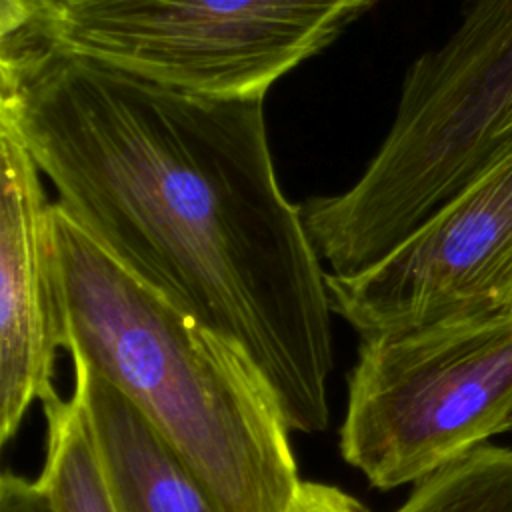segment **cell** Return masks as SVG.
<instances>
[{
    "mask_svg": "<svg viewBox=\"0 0 512 512\" xmlns=\"http://www.w3.org/2000/svg\"><path fill=\"white\" fill-rule=\"evenodd\" d=\"M512 420V314L362 340L340 452L378 490L416 484Z\"/></svg>",
    "mask_w": 512,
    "mask_h": 512,
    "instance_id": "4",
    "label": "cell"
},
{
    "mask_svg": "<svg viewBox=\"0 0 512 512\" xmlns=\"http://www.w3.org/2000/svg\"><path fill=\"white\" fill-rule=\"evenodd\" d=\"M72 364L74 396L116 512H222L190 468L110 382L78 360Z\"/></svg>",
    "mask_w": 512,
    "mask_h": 512,
    "instance_id": "8",
    "label": "cell"
},
{
    "mask_svg": "<svg viewBox=\"0 0 512 512\" xmlns=\"http://www.w3.org/2000/svg\"><path fill=\"white\" fill-rule=\"evenodd\" d=\"M324 282L332 312L362 340L512 314V130L394 250Z\"/></svg>",
    "mask_w": 512,
    "mask_h": 512,
    "instance_id": "6",
    "label": "cell"
},
{
    "mask_svg": "<svg viewBox=\"0 0 512 512\" xmlns=\"http://www.w3.org/2000/svg\"><path fill=\"white\" fill-rule=\"evenodd\" d=\"M0 480H2V472H0Z\"/></svg>",
    "mask_w": 512,
    "mask_h": 512,
    "instance_id": "14",
    "label": "cell"
},
{
    "mask_svg": "<svg viewBox=\"0 0 512 512\" xmlns=\"http://www.w3.org/2000/svg\"><path fill=\"white\" fill-rule=\"evenodd\" d=\"M46 456L38 484L54 512H116L82 406L52 390L44 400Z\"/></svg>",
    "mask_w": 512,
    "mask_h": 512,
    "instance_id": "9",
    "label": "cell"
},
{
    "mask_svg": "<svg viewBox=\"0 0 512 512\" xmlns=\"http://www.w3.org/2000/svg\"><path fill=\"white\" fill-rule=\"evenodd\" d=\"M396 512H512V448L470 450L416 482Z\"/></svg>",
    "mask_w": 512,
    "mask_h": 512,
    "instance_id": "10",
    "label": "cell"
},
{
    "mask_svg": "<svg viewBox=\"0 0 512 512\" xmlns=\"http://www.w3.org/2000/svg\"><path fill=\"white\" fill-rule=\"evenodd\" d=\"M50 10L52 0H0V112L14 94L18 54L48 24Z\"/></svg>",
    "mask_w": 512,
    "mask_h": 512,
    "instance_id": "11",
    "label": "cell"
},
{
    "mask_svg": "<svg viewBox=\"0 0 512 512\" xmlns=\"http://www.w3.org/2000/svg\"><path fill=\"white\" fill-rule=\"evenodd\" d=\"M382 0H52L74 54L206 98H264Z\"/></svg>",
    "mask_w": 512,
    "mask_h": 512,
    "instance_id": "5",
    "label": "cell"
},
{
    "mask_svg": "<svg viewBox=\"0 0 512 512\" xmlns=\"http://www.w3.org/2000/svg\"><path fill=\"white\" fill-rule=\"evenodd\" d=\"M288 512H368L348 492L322 484L302 480Z\"/></svg>",
    "mask_w": 512,
    "mask_h": 512,
    "instance_id": "12",
    "label": "cell"
},
{
    "mask_svg": "<svg viewBox=\"0 0 512 512\" xmlns=\"http://www.w3.org/2000/svg\"><path fill=\"white\" fill-rule=\"evenodd\" d=\"M56 204L116 262L260 374L290 430L328 426L326 270L280 188L264 98H206L38 32L0 112Z\"/></svg>",
    "mask_w": 512,
    "mask_h": 512,
    "instance_id": "1",
    "label": "cell"
},
{
    "mask_svg": "<svg viewBox=\"0 0 512 512\" xmlns=\"http://www.w3.org/2000/svg\"><path fill=\"white\" fill-rule=\"evenodd\" d=\"M512 130V0H464L456 30L402 80L388 134L344 192L300 204L330 274H356L412 234Z\"/></svg>",
    "mask_w": 512,
    "mask_h": 512,
    "instance_id": "3",
    "label": "cell"
},
{
    "mask_svg": "<svg viewBox=\"0 0 512 512\" xmlns=\"http://www.w3.org/2000/svg\"><path fill=\"white\" fill-rule=\"evenodd\" d=\"M56 344L110 382L222 512H288V424L254 366L50 208Z\"/></svg>",
    "mask_w": 512,
    "mask_h": 512,
    "instance_id": "2",
    "label": "cell"
},
{
    "mask_svg": "<svg viewBox=\"0 0 512 512\" xmlns=\"http://www.w3.org/2000/svg\"><path fill=\"white\" fill-rule=\"evenodd\" d=\"M30 150L0 116V454L54 388L50 208Z\"/></svg>",
    "mask_w": 512,
    "mask_h": 512,
    "instance_id": "7",
    "label": "cell"
},
{
    "mask_svg": "<svg viewBox=\"0 0 512 512\" xmlns=\"http://www.w3.org/2000/svg\"><path fill=\"white\" fill-rule=\"evenodd\" d=\"M0 512H54L38 482L16 474H2Z\"/></svg>",
    "mask_w": 512,
    "mask_h": 512,
    "instance_id": "13",
    "label": "cell"
}]
</instances>
